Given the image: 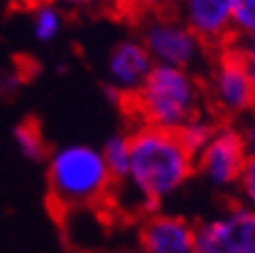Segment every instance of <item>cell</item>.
Wrapping results in <instances>:
<instances>
[{
    "label": "cell",
    "instance_id": "6da1fadb",
    "mask_svg": "<svg viewBox=\"0 0 255 253\" xmlns=\"http://www.w3.org/2000/svg\"><path fill=\"white\" fill-rule=\"evenodd\" d=\"M130 142L132 162L126 180L142 207L150 215L158 213L160 201L174 195L197 170L195 156L182 146L176 132L148 124L130 134Z\"/></svg>",
    "mask_w": 255,
    "mask_h": 253
},
{
    "label": "cell",
    "instance_id": "7a4b0ae2",
    "mask_svg": "<svg viewBox=\"0 0 255 253\" xmlns=\"http://www.w3.org/2000/svg\"><path fill=\"white\" fill-rule=\"evenodd\" d=\"M130 100L144 124L176 132L199 112L201 87L188 69L156 63Z\"/></svg>",
    "mask_w": 255,
    "mask_h": 253
},
{
    "label": "cell",
    "instance_id": "3957f363",
    "mask_svg": "<svg viewBox=\"0 0 255 253\" xmlns=\"http://www.w3.org/2000/svg\"><path fill=\"white\" fill-rule=\"evenodd\" d=\"M102 152L87 144H67L49 158L51 193L61 205L79 207L100 201L112 186Z\"/></svg>",
    "mask_w": 255,
    "mask_h": 253
},
{
    "label": "cell",
    "instance_id": "277c9868",
    "mask_svg": "<svg viewBox=\"0 0 255 253\" xmlns=\"http://www.w3.org/2000/svg\"><path fill=\"white\" fill-rule=\"evenodd\" d=\"M142 43L158 65L190 69L203 57V41L184 20L158 16L144 24Z\"/></svg>",
    "mask_w": 255,
    "mask_h": 253
},
{
    "label": "cell",
    "instance_id": "5b68a950",
    "mask_svg": "<svg viewBox=\"0 0 255 253\" xmlns=\"http://www.w3.org/2000/svg\"><path fill=\"white\" fill-rule=\"evenodd\" d=\"M247 150L241 130L231 124L217 126L211 142L195 156L197 170L217 188L233 186L247 162Z\"/></svg>",
    "mask_w": 255,
    "mask_h": 253
},
{
    "label": "cell",
    "instance_id": "8992f818",
    "mask_svg": "<svg viewBox=\"0 0 255 253\" xmlns=\"http://www.w3.org/2000/svg\"><path fill=\"white\" fill-rule=\"evenodd\" d=\"M209 93L213 104L227 116H241L255 106V89L233 47L217 59L209 75Z\"/></svg>",
    "mask_w": 255,
    "mask_h": 253
},
{
    "label": "cell",
    "instance_id": "52a82bcc",
    "mask_svg": "<svg viewBox=\"0 0 255 253\" xmlns=\"http://www.w3.org/2000/svg\"><path fill=\"white\" fill-rule=\"evenodd\" d=\"M154 65L156 63L142 41L124 39L110 51V57H108L110 83L122 96L132 98L142 87V83L146 81Z\"/></svg>",
    "mask_w": 255,
    "mask_h": 253
},
{
    "label": "cell",
    "instance_id": "ba28073f",
    "mask_svg": "<svg viewBox=\"0 0 255 253\" xmlns=\"http://www.w3.org/2000/svg\"><path fill=\"white\" fill-rule=\"evenodd\" d=\"M142 253H193L195 225L170 213H152L140 229Z\"/></svg>",
    "mask_w": 255,
    "mask_h": 253
},
{
    "label": "cell",
    "instance_id": "9c48e42d",
    "mask_svg": "<svg viewBox=\"0 0 255 253\" xmlns=\"http://www.w3.org/2000/svg\"><path fill=\"white\" fill-rule=\"evenodd\" d=\"M233 0H182V18L203 43H223L231 30Z\"/></svg>",
    "mask_w": 255,
    "mask_h": 253
},
{
    "label": "cell",
    "instance_id": "30bf717a",
    "mask_svg": "<svg viewBox=\"0 0 255 253\" xmlns=\"http://www.w3.org/2000/svg\"><path fill=\"white\" fill-rule=\"evenodd\" d=\"M193 253H241L227 213L195 225Z\"/></svg>",
    "mask_w": 255,
    "mask_h": 253
},
{
    "label": "cell",
    "instance_id": "8fae6325",
    "mask_svg": "<svg viewBox=\"0 0 255 253\" xmlns=\"http://www.w3.org/2000/svg\"><path fill=\"white\" fill-rule=\"evenodd\" d=\"M102 158L110 170V174L116 180H126L128 172H130V162H132V142L128 134H114L110 136L104 146L100 148Z\"/></svg>",
    "mask_w": 255,
    "mask_h": 253
},
{
    "label": "cell",
    "instance_id": "7c38bea8",
    "mask_svg": "<svg viewBox=\"0 0 255 253\" xmlns=\"http://www.w3.org/2000/svg\"><path fill=\"white\" fill-rule=\"evenodd\" d=\"M217 132V124L211 120V118H207V116H201L199 112L190 118V120H186L180 128L176 130V136H178V140L182 142V146L193 154V156H197L209 142H211V138H213V134Z\"/></svg>",
    "mask_w": 255,
    "mask_h": 253
},
{
    "label": "cell",
    "instance_id": "4fadbf2b",
    "mask_svg": "<svg viewBox=\"0 0 255 253\" xmlns=\"http://www.w3.org/2000/svg\"><path fill=\"white\" fill-rule=\"evenodd\" d=\"M14 144L18 148V152L30 162H41L47 156V144L41 136V130L37 128L35 122H20L14 132H12Z\"/></svg>",
    "mask_w": 255,
    "mask_h": 253
},
{
    "label": "cell",
    "instance_id": "5bb4252c",
    "mask_svg": "<svg viewBox=\"0 0 255 253\" xmlns=\"http://www.w3.org/2000/svg\"><path fill=\"white\" fill-rule=\"evenodd\" d=\"M241 253H255V211L247 205H235L227 211Z\"/></svg>",
    "mask_w": 255,
    "mask_h": 253
},
{
    "label": "cell",
    "instance_id": "9a60e30c",
    "mask_svg": "<svg viewBox=\"0 0 255 253\" xmlns=\"http://www.w3.org/2000/svg\"><path fill=\"white\" fill-rule=\"evenodd\" d=\"M63 28V14L51 6V4H43L37 8L35 16H33V35L37 41L41 43H51Z\"/></svg>",
    "mask_w": 255,
    "mask_h": 253
},
{
    "label": "cell",
    "instance_id": "2e32d148",
    "mask_svg": "<svg viewBox=\"0 0 255 253\" xmlns=\"http://www.w3.org/2000/svg\"><path fill=\"white\" fill-rule=\"evenodd\" d=\"M231 30L235 37L255 33V0H233Z\"/></svg>",
    "mask_w": 255,
    "mask_h": 253
},
{
    "label": "cell",
    "instance_id": "e0dca14e",
    "mask_svg": "<svg viewBox=\"0 0 255 253\" xmlns=\"http://www.w3.org/2000/svg\"><path fill=\"white\" fill-rule=\"evenodd\" d=\"M235 184H237L241 203L255 211V158H247Z\"/></svg>",
    "mask_w": 255,
    "mask_h": 253
},
{
    "label": "cell",
    "instance_id": "ac0fdd59",
    "mask_svg": "<svg viewBox=\"0 0 255 253\" xmlns=\"http://www.w3.org/2000/svg\"><path fill=\"white\" fill-rule=\"evenodd\" d=\"M239 41L233 45V49L239 53L245 71L251 79V85L255 89V33L253 35H245V37H237Z\"/></svg>",
    "mask_w": 255,
    "mask_h": 253
},
{
    "label": "cell",
    "instance_id": "d6986e66",
    "mask_svg": "<svg viewBox=\"0 0 255 253\" xmlns=\"http://www.w3.org/2000/svg\"><path fill=\"white\" fill-rule=\"evenodd\" d=\"M241 136H243V144H245L247 156L255 158V114H251L249 120L245 122L243 130H241Z\"/></svg>",
    "mask_w": 255,
    "mask_h": 253
},
{
    "label": "cell",
    "instance_id": "ffe728a7",
    "mask_svg": "<svg viewBox=\"0 0 255 253\" xmlns=\"http://www.w3.org/2000/svg\"><path fill=\"white\" fill-rule=\"evenodd\" d=\"M61 2H65V4L71 6V8H89V6H95V4L106 2V0H61Z\"/></svg>",
    "mask_w": 255,
    "mask_h": 253
},
{
    "label": "cell",
    "instance_id": "44dd1931",
    "mask_svg": "<svg viewBox=\"0 0 255 253\" xmlns=\"http://www.w3.org/2000/svg\"><path fill=\"white\" fill-rule=\"evenodd\" d=\"M14 87H16V79L12 75H2L0 77V96H6V93H10Z\"/></svg>",
    "mask_w": 255,
    "mask_h": 253
},
{
    "label": "cell",
    "instance_id": "7402d4cb",
    "mask_svg": "<svg viewBox=\"0 0 255 253\" xmlns=\"http://www.w3.org/2000/svg\"><path fill=\"white\" fill-rule=\"evenodd\" d=\"M148 2H150V4H158V6H160V4H166V2H170V0H148Z\"/></svg>",
    "mask_w": 255,
    "mask_h": 253
},
{
    "label": "cell",
    "instance_id": "603a6c76",
    "mask_svg": "<svg viewBox=\"0 0 255 253\" xmlns=\"http://www.w3.org/2000/svg\"><path fill=\"white\" fill-rule=\"evenodd\" d=\"M112 253H132V251H124V249H120V251H112Z\"/></svg>",
    "mask_w": 255,
    "mask_h": 253
}]
</instances>
